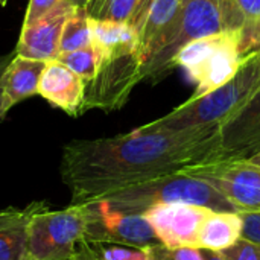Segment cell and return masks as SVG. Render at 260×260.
Here are the masks:
<instances>
[{
    "instance_id": "6da1fadb",
    "label": "cell",
    "mask_w": 260,
    "mask_h": 260,
    "mask_svg": "<svg viewBox=\"0 0 260 260\" xmlns=\"http://www.w3.org/2000/svg\"><path fill=\"white\" fill-rule=\"evenodd\" d=\"M219 146V126L177 133L128 134L72 140L62 146L59 175L72 204H90L122 189L212 161Z\"/></svg>"
},
{
    "instance_id": "7a4b0ae2",
    "label": "cell",
    "mask_w": 260,
    "mask_h": 260,
    "mask_svg": "<svg viewBox=\"0 0 260 260\" xmlns=\"http://www.w3.org/2000/svg\"><path fill=\"white\" fill-rule=\"evenodd\" d=\"M260 87V52L244 59L236 75L201 98H190L166 116L139 126L149 133H177L221 126L238 113Z\"/></svg>"
},
{
    "instance_id": "3957f363",
    "label": "cell",
    "mask_w": 260,
    "mask_h": 260,
    "mask_svg": "<svg viewBox=\"0 0 260 260\" xmlns=\"http://www.w3.org/2000/svg\"><path fill=\"white\" fill-rule=\"evenodd\" d=\"M221 30L218 0H181L172 21L140 55V79L160 82L174 69V58L187 43Z\"/></svg>"
},
{
    "instance_id": "277c9868",
    "label": "cell",
    "mask_w": 260,
    "mask_h": 260,
    "mask_svg": "<svg viewBox=\"0 0 260 260\" xmlns=\"http://www.w3.org/2000/svg\"><path fill=\"white\" fill-rule=\"evenodd\" d=\"M101 201L116 209L142 215L151 206L166 203H189L219 212H241L212 184L184 171L122 189Z\"/></svg>"
},
{
    "instance_id": "5b68a950",
    "label": "cell",
    "mask_w": 260,
    "mask_h": 260,
    "mask_svg": "<svg viewBox=\"0 0 260 260\" xmlns=\"http://www.w3.org/2000/svg\"><path fill=\"white\" fill-rule=\"evenodd\" d=\"M242 62L238 30H221L187 43L174 58V69L187 72L195 82L192 98H201L230 81Z\"/></svg>"
},
{
    "instance_id": "8992f818",
    "label": "cell",
    "mask_w": 260,
    "mask_h": 260,
    "mask_svg": "<svg viewBox=\"0 0 260 260\" xmlns=\"http://www.w3.org/2000/svg\"><path fill=\"white\" fill-rule=\"evenodd\" d=\"M84 242V206L70 204L61 210H49L46 204L29 221L26 260H75Z\"/></svg>"
},
{
    "instance_id": "52a82bcc",
    "label": "cell",
    "mask_w": 260,
    "mask_h": 260,
    "mask_svg": "<svg viewBox=\"0 0 260 260\" xmlns=\"http://www.w3.org/2000/svg\"><path fill=\"white\" fill-rule=\"evenodd\" d=\"M85 209V242L149 247L160 244L142 213H129L105 201L82 204Z\"/></svg>"
},
{
    "instance_id": "ba28073f",
    "label": "cell",
    "mask_w": 260,
    "mask_h": 260,
    "mask_svg": "<svg viewBox=\"0 0 260 260\" xmlns=\"http://www.w3.org/2000/svg\"><path fill=\"white\" fill-rule=\"evenodd\" d=\"M142 61L139 52L117 55L101 61L96 76L85 84L82 114L98 108L107 113L120 110L140 79Z\"/></svg>"
},
{
    "instance_id": "9c48e42d",
    "label": "cell",
    "mask_w": 260,
    "mask_h": 260,
    "mask_svg": "<svg viewBox=\"0 0 260 260\" xmlns=\"http://www.w3.org/2000/svg\"><path fill=\"white\" fill-rule=\"evenodd\" d=\"M212 184L241 212H260V168L247 160H213L181 169Z\"/></svg>"
},
{
    "instance_id": "30bf717a",
    "label": "cell",
    "mask_w": 260,
    "mask_h": 260,
    "mask_svg": "<svg viewBox=\"0 0 260 260\" xmlns=\"http://www.w3.org/2000/svg\"><path fill=\"white\" fill-rule=\"evenodd\" d=\"M212 209L189 203L154 204L143 212L158 242L168 248H198L200 229Z\"/></svg>"
},
{
    "instance_id": "8fae6325",
    "label": "cell",
    "mask_w": 260,
    "mask_h": 260,
    "mask_svg": "<svg viewBox=\"0 0 260 260\" xmlns=\"http://www.w3.org/2000/svg\"><path fill=\"white\" fill-rule=\"evenodd\" d=\"M259 151L260 87L238 113L219 126V146L215 160H248Z\"/></svg>"
},
{
    "instance_id": "7c38bea8",
    "label": "cell",
    "mask_w": 260,
    "mask_h": 260,
    "mask_svg": "<svg viewBox=\"0 0 260 260\" xmlns=\"http://www.w3.org/2000/svg\"><path fill=\"white\" fill-rule=\"evenodd\" d=\"M76 9L78 6L62 0L40 20L30 24H23L15 55L46 62L56 59L59 55V41L64 24Z\"/></svg>"
},
{
    "instance_id": "4fadbf2b",
    "label": "cell",
    "mask_w": 260,
    "mask_h": 260,
    "mask_svg": "<svg viewBox=\"0 0 260 260\" xmlns=\"http://www.w3.org/2000/svg\"><path fill=\"white\" fill-rule=\"evenodd\" d=\"M38 94L52 107L72 117H78L82 114L85 81L69 67L53 59L46 64L41 73Z\"/></svg>"
},
{
    "instance_id": "5bb4252c",
    "label": "cell",
    "mask_w": 260,
    "mask_h": 260,
    "mask_svg": "<svg viewBox=\"0 0 260 260\" xmlns=\"http://www.w3.org/2000/svg\"><path fill=\"white\" fill-rule=\"evenodd\" d=\"M46 61L12 56L2 75V110L6 114L18 102L38 94V84Z\"/></svg>"
},
{
    "instance_id": "9a60e30c",
    "label": "cell",
    "mask_w": 260,
    "mask_h": 260,
    "mask_svg": "<svg viewBox=\"0 0 260 260\" xmlns=\"http://www.w3.org/2000/svg\"><path fill=\"white\" fill-rule=\"evenodd\" d=\"M44 206V201H34L24 209L0 210V260H26L29 221Z\"/></svg>"
},
{
    "instance_id": "2e32d148",
    "label": "cell",
    "mask_w": 260,
    "mask_h": 260,
    "mask_svg": "<svg viewBox=\"0 0 260 260\" xmlns=\"http://www.w3.org/2000/svg\"><path fill=\"white\" fill-rule=\"evenodd\" d=\"M93 46L105 58L139 52V34L128 21H116L91 17Z\"/></svg>"
},
{
    "instance_id": "e0dca14e",
    "label": "cell",
    "mask_w": 260,
    "mask_h": 260,
    "mask_svg": "<svg viewBox=\"0 0 260 260\" xmlns=\"http://www.w3.org/2000/svg\"><path fill=\"white\" fill-rule=\"evenodd\" d=\"M242 225L241 212L210 210L200 229L198 248L221 253L233 247L242 238Z\"/></svg>"
},
{
    "instance_id": "ac0fdd59",
    "label": "cell",
    "mask_w": 260,
    "mask_h": 260,
    "mask_svg": "<svg viewBox=\"0 0 260 260\" xmlns=\"http://www.w3.org/2000/svg\"><path fill=\"white\" fill-rule=\"evenodd\" d=\"M181 0H155L148 12V17L139 34V56L148 46L161 34V30L172 21Z\"/></svg>"
},
{
    "instance_id": "d6986e66",
    "label": "cell",
    "mask_w": 260,
    "mask_h": 260,
    "mask_svg": "<svg viewBox=\"0 0 260 260\" xmlns=\"http://www.w3.org/2000/svg\"><path fill=\"white\" fill-rule=\"evenodd\" d=\"M91 44V17L84 8H78L64 24L59 41V53L85 49Z\"/></svg>"
},
{
    "instance_id": "ffe728a7",
    "label": "cell",
    "mask_w": 260,
    "mask_h": 260,
    "mask_svg": "<svg viewBox=\"0 0 260 260\" xmlns=\"http://www.w3.org/2000/svg\"><path fill=\"white\" fill-rule=\"evenodd\" d=\"M56 61L69 67L72 72H75L78 76H81L85 84L90 82L101 66V53L99 50L91 44L90 47L79 49V50H72V52H64L59 53Z\"/></svg>"
},
{
    "instance_id": "44dd1931",
    "label": "cell",
    "mask_w": 260,
    "mask_h": 260,
    "mask_svg": "<svg viewBox=\"0 0 260 260\" xmlns=\"http://www.w3.org/2000/svg\"><path fill=\"white\" fill-rule=\"evenodd\" d=\"M81 248L99 260H152L146 247H129L117 244H91L84 242Z\"/></svg>"
},
{
    "instance_id": "7402d4cb",
    "label": "cell",
    "mask_w": 260,
    "mask_h": 260,
    "mask_svg": "<svg viewBox=\"0 0 260 260\" xmlns=\"http://www.w3.org/2000/svg\"><path fill=\"white\" fill-rule=\"evenodd\" d=\"M238 37L239 50L244 59L260 52V18L244 20L242 26L238 29Z\"/></svg>"
},
{
    "instance_id": "603a6c76",
    "label": "cell",
    "mask_w": 260,
    "mask_h": 260,
    "mask_svg": "<svg viewBox=\"0 0 260 260\" xmlns=\"http://www.w3.org/2000/svg\"><path fill=\"white\" fill-rule=\"evenodd\" d=\"M146 248L152 260H204L203 251L200 248H168L161 244H154Z\"/></svg>"
},
{
    "instance_id": "cb8c5ba5",
    "label": "cell",
    "mask_w": 260,
    "mask_h": 260,
    "mask_svg": "<svg viewBox=\"0 0 260 260\" xmlns=\"http://www.w3.org/2000/svg\"><path fill=\"white\" fill-rule=\"evenodd\" d=\"M224 260H260V245L241 238L233 247L219 253Z\"/></svg>"
},
{
    "instance_id": "d4e9b609",
    "label": "cell",
    "mask_w": 260,
    "mask_h": 260,
    "mask_svg": "<svg viewBox=\"0 0 260 260\" xmlns=\"http://www.w3.org/2000/svg\"><path fill=\"white\" fill-rule=\"evenodd\" d=\"M139 0H108L101 17L116 21H128Z\"/></svg>"
},
{
    "instance_id": "484cf974",
    "label": "cell",
    "mask_w": 260,
    "mask_h": 260,
    "mask_svg": "<svg viewBox=\"0 0 260 260\" xmlns=\"http://www.w3.org/2000/svg\"><path fill=\"white\" fill-rule=\"evenodd\" d=\"M219 12H221V21L224 30H238L242 23L244 17L239 11L238 0H218Z\"/></svg>"
},
{
    "instance_id": "4316f807",
    "label": "cell",
    "mask_w": 260,
    "mask_h": 260,
    "mask_svg": "<svg viewBox=\"0 0 260 260\" xmlns=\"http://www.w3.org/2000/svg\"><path fill=\"white\" fill-rule=\"evenodd\" d=\"M62 0H29L24 18H23V24H30L37 20H40L43 15H46L49 11H52L58 3H61Z\"/></svg>"
},
{
    "instance_id": "83f0119b",
    "label": "cell",
    "mask_w": 260,
    "mask_h": 260,
    "mask_svg": "<svg viewBox=\"0 0 260 260\" xmlns=\"http://www.w3.org/2000/svg\"><path fill=\"white\" fill-rule=\"evenodd\" d=\"M242 238L260 245V212H241Z\"/></svg>"
},
{
    "instance_id": "f1b7e54d",
    "label": "cell",
    "mask_w": 260,
    "mask_h": 260,
    "mask_svg": "<svg viewBox=\"0 0 260 260\" xmlns=\"http://www.w3.org/2000/svg\"><path fill=\"white\" fill-rule=\"evenodd\" d=\"M154 2L155 0H139L137 2L131 17H129V20H128V23L137 30V34H140L142 26H143V23H145V20L148 17V12H149V9H151Z\"/></svg>"
},
{
    "instance_id": "f546056e",
    "label": "cell",
    "mask_w": 260,
    "mask_h": 260,
    "mask_svg": "<svg viewBox=\"0 0 260 260\" xmlns=\"http://www.w3.org/2000/svg\"><path fill=\"white\" fill-rule=\"evenodd\" d=\"M238 6L244 20L260 18V0H238Z\"/></svg>"
},
{
    "instance_id": "4dcf8cb0",
    "label": "cell",
    "mask_w": 260,
    "mask_h": 260,
    "mask_svg": "<svg viewBox=\"0 0 260 260\" xmlns=\"http://www.w3.org/2000/svg\"><path fill=\"white\" fill-rule=\"evenodd\" d=\"M107 2L108 0H90V3L87 5L85 11L88 12L90 17L99 18L101 14H102V11H104V8H105V5H107Z\"/></svg>"
},
{
    "instance_id": "1f68e13d",
    "label": "cell",
    "mask_w": 260,
    "mask_h": 260,
    "mask_svg": "<svg viewBox=\"0 0 260 260\" xmlns=\"http://www.w3.org/2000/svg\"><path fill=\"white\" fill-rule=\"evenodd\" d=\"M12 59V56L11 55H3V56H0V122L5 119V113H3V110H2V75H3V72H5V69H6V66L9 64V61Z\"/></svg>"
},
{
    "instance_id": "d6a6232c",
    "label": "cell",
    "mask_w": 260,
    "mask_h": 260,
    "mask_svg": "<svg viewBox=\"0 0 260 260\" xmlns=\"http://www.w3.org/2000/svg\"><path fill=\"white\" fill-rule=\"evenodd\" d=\"M203 251V256L204 260H224L222 256L219 253H215V251H209V250H201Z\"/></svg>"
},
{
    "instance_id": "836d02e7",
    "label": "cell",
    "mask_w": 260,
    "mask_h": 260,
    "mask_svg": "<svg viewBox=\"0 0 260 260\" xmlns=\"http://www.w3.org/2000/svg\"><path fill=\"white\" fill-rule=\"evenodd\" d=\"M75 260H99V259H96V257L90 256V254H88V253H85L82 248H79V251H78V254H76V259Z\"/></svg>"
},
{
    "instance_id": "e575fe53",
    "label": "cell",
    "mask_w": 260,
    "mask_h": 260,
    "mask_svg": "<svg viewBox=\"0 0 260 260\" xmlns=\"http://www.w3.org/2000/svg\"><path fill=\"white\" fill-rule=\"evenodd\" d=\"M67 2H70V3H73L75 6H78V8H87V5L90 3V0H67Z\"/></svg>"
},
{
    "instance_id": "d590c367",
    "label": "cell",
    "mask_w": 260,
    "mask_h": 260,
    "mask_svg": "<svg viewBox=\"0 0 260 260\" xmlns=\"http://www.w3.org/2000/svg\"><path fill=\"white\" fill-rule=\"evenodd\" d=\"M247 161H248V163H251V165H256V166H259L260 168V151L259 152H256L253 157H250Z\"/></svg>"
},
{
    "instance_id": "8d00e7d4",
    "label": "cell",
    "mask_w": 260,
    "mask_h": 260,
    "mask_svg": "<svg viewBox=\"0 0 260 260\" xmlns=\"http://www.w3.org/2000/svg\"><path fill=\"white\" fill-rule=\"evenodd\" d=\"M8 3V0H0V6H5Z\"/></svg>"
}]
</instances>
